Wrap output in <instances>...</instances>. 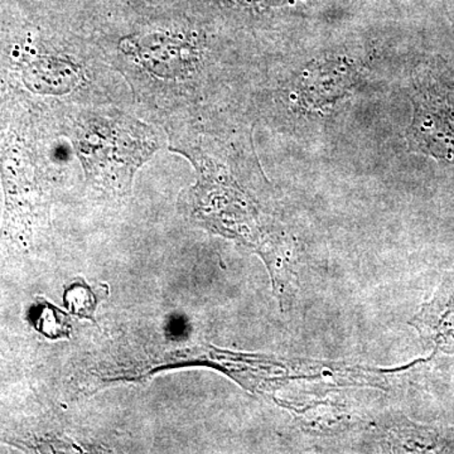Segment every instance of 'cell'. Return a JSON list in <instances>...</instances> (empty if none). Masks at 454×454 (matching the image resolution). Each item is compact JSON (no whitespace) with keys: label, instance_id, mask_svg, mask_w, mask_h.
I'll list each match as a JSON object with an SVG mask.
<instances>
[{"label":"cell","instance_id":"obj_4","mask_svg":"<svg viewBox=\"0 0 454 454\" xmlns=\"http://www.w3.org/2000/svg\"><path fill=\"white\" fill-rule=\"evenodd\" d=\"M435 352L454 355V278L438 286L432 300L409 321Z\"/></svg>","mask_w":454,"mask_h":454},{"label":"cell","instance_id":"obj_2","mask_svg":"<svg viewBox=\"0 0 454 454\" xmlns=\"http://www.w3.org/2000/svg\"><path fill=\"white\" fill-rule=\"evenodd\" d=\"M136 124L122 116H97L79 125L77 151L94 184L116 193L129 190L134 172L155 149Z\"/></svg>","mask_w":454,"mask_h":454},{"label":"cell","instance_id":"obj_6","mask_svg":"<svg viewBox=\"0 0 454 454\" xmlns=\"http://www.w3.org/2000/svg\"><path fill=\"white\" fill-rule=\"evenodd\" d=\"M65 318L66 317L61 310L49 303H43L40 309L35 310V327L41 333L51 337V339L67 336V322Z\"/></svg>","mask_w":454,"mask_h":454},{"label":"cell","instance_id":"obj_7","mask_svg":"<svg viewBox=\"0 0 454 454\" xmlns=\"http://www.w3.org/2000/svg\"><path fill=\"white\" fill-rule=\"evenodd\" d=\"M442 2H443L448 18H450V22L454 26V0H442Z\"/></svg>","mask_w":454,"mask_h":454},{"label":"cell","instance_id":"obj_3","mask_svg":"<svg viewBox=\"0 0 454 454\" xmlns=\"http://www.w3.org/2000/svg\"><path fill=\"white\" fill-rule=\"evenodd\" d=\"M5 192L3 236L9 243L28 247L46 214L43 193L22 149L8 146L0 155Z\"/></svg>","mask_w":454,"mask_h":454},{"label":"cell","instance_id":"obj_1","mask_svg":"<svg viewBox=\"0 0 454 454\" xmlns=\"http://www.w3.org/2000/svg\"><path fill=\"white\" fill-rule=\"evenodd\" d=\"M413 113L406 129L409 149L454 164V71L441 56L430 57L411 76Z\"/></svg>","mask_w":454,"mask_h":454},{"label":"cell","instance_id":"obj_5","mask_svg":"<svg viewBox=\"0 0 454 454\" xmlns=\"http://www.w3.org/2000/svg\"><path fill=\"white\" fill-rule=\"evenodd\" d=\"M97 304V295L82 279L76 280L66 289L65 306L74 315L92 319Z\"/></svg>","mask_w":454,"mask_h":454}]
</instances>
